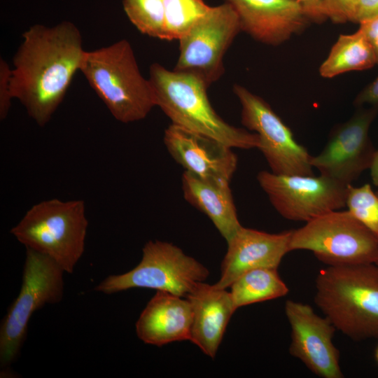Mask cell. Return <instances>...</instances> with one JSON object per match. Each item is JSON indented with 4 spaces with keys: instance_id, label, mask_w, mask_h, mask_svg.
Returning <instances> with one entry per match:
<instances>
[{
    "instance_id": "obj_11",
    "label": "cell",
    "mask_w": 378,
    "mask_h": 378,
    "mask_svg": "<svg viewBox=\"0 0 378 378\" xmlns=\"http://www.w3.org/2000/svg\"><path fill=\"white\" fill-rule=\"evenodd\" d=\"M257 180L274 209L288 220L307 222L345 206L349 185L322 174L285 175L261 171Z\"/></svg>"
},
{
    "instance_id": "obj_20",
    "label": "cell",
    "mask_w": 378,
    "mask_h": 378,
    "mask_svg": "<svg viewBox=\"0 0 378 378\" xmlns=\"http://www.w3.org/2000/svg\"><path fill=\"white\" fill-rule=\"evenodd\" d=\"M372 48L358 29L351 34H341L319 67L320 75L326 78L351 71H362L376 65Z\"/></svg>"
},
{
    "instance_id": "obj_4",
    "label": "cell",
    "mask_w": 378,
    "mask_h": 378,
    "mask_svg": "<svg viewBox=\"0 0 378 378\" xmlns=\"http://www.w3.org/2000/svg\"><path fill=\"white\" fill-rule=\"evenodd\" d=\"M80 71L119 122L141 120L155 106L149 80L141 75L126 39L85 51Z\"/></svg>"
},
{
    "instance_id": "obj_27",
    "label": "cell",
    "mask_w": 378,
    "mask_h": 378,
    "mask_svg": "<svg viewBox=\"0 0 378 378\" xmlns=\"http://www.w3.org/2000/svg\"><path fill=\"white\" fill-rule=\"evenodd\" d=\"M354 104L358 108L364 105L378 108V77L358 94Z\"/></svg>"
},
{
    "instance_id": "obj_2",
    "label": "cell",
    "mask_w": 378,
    "mask_h": 378,
    "mask_svg": "<svg viewBox=\"0 0 378 378\" xmlns=\"http://www.w3.org/2000/svg\"><path fill=\"white\" fill-rule=\"evenodd\" d=\"M150 83L155 106L172 124L214 139L231 148H258L256 133L225 122L212 107L207 85L195 74L170 71L158 63L150 66Z\"/></svg>"
},
{
    "instance_id": "obj_21",
    "label": "cell",
    "mask_w": 378,
    "mask_h": 378,
    "mask_svg": "<svg viewBox=\"0 0 378 378\" xmlns=\"http://www.w3.org/2000/svg\"><path fill=\"white\" fill-rule=\"evenodd\" d=\"M277 269L255 268L237 278L229 287L236 310L243 306L285 296L289 290Z\"/></svg>"
},
{
    "instance_id": "obj_14",
    "label": "cell",
    "mask_w": 378,
    "mask_h": 378,
    "mask_svg": "<svg viewBox=\"0 0 378 378\" xmlns=\"http://www.w3.org/2000/svg\"><path fill=\"white\" fill-rule=\"evenodd\" d=\"M164 145L186 172L206 179L230 181L237 167L232 148L209 136L171 124Z\"/></svg>"
},
{
    "instance_id": "obj_13",
    "label": "cell",
    "mask_w": 378,
    "mask_h": 378,
    "mask_svg": "<svg viewBox=\"0 0 378 378\" xmlns=\"http://www.w3.org/2000/svg\"><path fill=\"white\" fill-rule=\"evenodd\" d=\"M285 314L291 330L290 354L318 377H344L340 351L332 342L336 328L330 320L309 304L292 300L286 302Z\"/></svg>"
},
{
    "instance_id": "obj_28",
    "label": "cell",
    "mask_w": 378,
    "mask_h": 378,
    "mask_svg": "<svg viewBox=\"0 0 378 378\" xmlns=\"http://www.w3.org/2000/svg\"><path fill=\"white\" fill-rule=\"evenodd\" d=\"M378 17V0H359L354 22L360 23Z\"/></svg>"
},
{
    "instance_id": "obj_6",
    "label": "cell",
    "mask_w": 378,
    "mask_h": 378,
    "mask_svg": "<svg viewBox=\"0 0 378 378\" xmlns=\"http://www.w3.org/2000/svg\"><path fill=\"white\" fill-rule=\"evenodd\" d=\"M290 248L310 251L328 266L374 263L378 237L348 210H335L293 230Z\"/></svg>"
},
{
    "instance_id": "obj_31",
    "label": "cell",
    "mask_w": 378,
    "mask_h": 378,
    "mask_svg": "<svg viewBox=\"0 0 378 378\" xmlns=\"http://www.w3.org/2000/svg\"><path fill=\"white\" fill-rule=\"evenodd\" d=\"M370 169L373 183L378 187V150L374 153Z\"/></svg>"
},
{
    "instance_id": "obj_12",
    "label": "cell",
    "mask_w": 378,
    "mask_h": 378,
    "mask_svg": "<svg viewBox=\"0 0 378 378\" xmlns=\"http://www.w3.org/2000/svg\"><path fill=\"white\" fill-rule=\"evenodd\" d=\"M378 108L360 107L346 122L330 134L329 139L311 164L321 174L349 185L370 169L376 149L369 136Z\"/></svg>"
},
{
    "instance_id": "obj_17",
    "label": "cell",
    "mask_w": 378,
    "mask_h": 378,
    "mask_svg": "<svg viewBox=\"0 0 378 378\" xmlns=\"http://www.w3.org/2000/svg\"><path fill=\"white\" fill-rule=\"evenodd\" d=\"M186 298L192 311L190 342L214 358L227 324L236 311L230 293L203 281L198 283Z\"/></svg>"
},
{
    "instance_id": "obj_19",
    "label": "cell",
    "mask_w": 378,
    "mask_h": 378,
    "mask_svg": "<svg viewBox=\"0 0 378 378\" xmlns=\"http://www.w3.org/2000/svg\"><path fill=\"white\" fill-rule=\"evenodd\" d=\"M182 190L186 200L204 213L228 241L242 226L230 188V182L206 179L185 171Z\"/></svg>"
},
{
    "instance_id": "obj_1",
    "label": "cell",
    "mask_w": 378,
    "mask_h": 378,
    "mask_svg": "<svg viewBox=\"0 0 378 378\" xmlns=\"http://www.w3.org/2000/svg\"><path fill=\"white\" fill-rule=\"evenodd\" d=\"M85 52L80 30L69 21L36 24L23 33L13 58L11 95L40 127L62 102Z\"/></svg>"
},
{
    "instance_id": "obj_32",
    "label": "cell",
    "mask_w": 378,
    "mask_h": 378,
    "mask_svg": "<svg viewBox=\"0 0 378 378\" xmlns=\"http://www.w3.org/2000/svg\"><path fill=\"white\" fill-rule=\"evenodd\" d=\"M374 356H375V360L378 364V346L375 350V354H374Z\"/></svg>"
},
{
    "instance_id": "obj_10",
    "label": "cell",
    "mask_w": 378,
    "mask_h": 378,
    "mask_svg": "<svg viewBox=\"0 0 378 378\" xmlns=\"http://www.w3.org/2000/svg\"><path fill=\"white\" fill-rule=\"evenodd\" d=\"M240 31L239 18L229 4L211 7L178 40L174 70L195 74L209 87L223 75L224 55Z\"/></svg>"
},
{
    "instance_id": "obj_23",
    "label": "cell",
    "mask_w": 378,
    "mask_h": 378,
    "mask_svg": "<svg viewBox=\"0 0 378 378\" xmlns=\"http://www.w3.org/2000/svg\"><path fill=\"white\" fill-rule=\"evenodd\" d=\"M123 8L141 34L165 40L163 0H123Z\"/></svg>"
},
{
    "instance_id": "obj_8",
    "label": "cell",
    "mask_w": 378,
    "mask_h": 378,
    "mask_svg": "<svg viewBox=\"0 0 378 378\" xmlns=\"http://www.w3.org/2000/svg\"><path fill=\"white\" fill-rule=\"evenodd\" d=\"M26 248L22 287L1 326V366L10 365L19 354L34 312L63 297L64 270L50 258Z\"/></svg>"
},
{
    "instance_id": "obj_33",
    "label": "cell",
    "mask_w": 378,
    "mask_h": 378,
    "mask_svg": "<svg viewBox=\"0 0 378 378\" xmlns=\"http://www.w3.org/2000/svg\"><path fill=\"white\" fill-rule=\"evenodd\" d=\"M377 194L378 195V191H377ZM374 264L378 266V255H377V260H376Z\"/></svg>"
},
{
    "instance_id": "obj_15",
    "label": "cell",
    "mask_w": 378,
    "mask_h": 378,
    "mask_svg": "<svg viewBox=\"0 0 378 378\" xmlns=\"http://www.w3.org/2000/svg\"><path fill=\"white\" fill-rule=\"evenodd\" d=\"M292 230L267 233L241 226L227 241V248L221 262L220 276L214 285L227 289L243 273L255 268H278L290 251Z\"/></svg>"
},
{
    "instance_id": "obj_24",
    "label": "cell",
    "mask_w": 378,
    "mask_h": 378,
    "mask_svg": "<svg viewBox=\"0 0 378 378\" xmlns=\"http://www.w3.org/2000/svg\"><path fill=\"white\" fill-rule=\"evenodd\" d=\"M345 206L356 219L378 237V195L373 192L370 184L360 187L349 184Z\"/></svg>"
},
{
    "instance_id": "obj_16",
    "label": "cell",
    "mask_w": 378,
    "mask_h": 378,
    "mask_svg": "<svg viewBox=\"0 0 378 378\" xmlns=\"http://www.w3.org/2000/svg\"><path fill=\"white\" fill-rule=\"evenodd\" d=\"M236 12L241 31L278 46L302 31L309 20L297 0H225Z\"/></svg>"
},
{
    "instance_id": "obj_29",
    "label": "cell",
    "mask_w": 378,
    "mask_h": 378,
    "mask_svg": "<svg viewBox=\"0 0 378 378\" xmlns=\"http://www.w3.org/2000/svg\"><path fill=\"white\" fill-rule=\"evenodd\" d=\"M359 29L363 33L374 51L378 65V17L359 23Z\"/></svg>"
},
{
    "instance_id": "obj_3",
    "label": "cell",
    "mask_w": 378,
    "mask_h": 378,
    "mask_svg": "<svg viewBox=\"0 0 378 378\" xmlns=\"http://www.w3.org/2000/svg\"><path fill=\"white\" fill-rule=\"evenodd\" d=\"M315 304L346 336L378 338V266H328L316 279Z\"/></svg>"
},
{
    "instance_id": "obj_26",
    "label": "cell",
    "mask_w": 378,
    "mask_h": 378,
    "mask_svg": "<svg viewBox=\"0 0 378 378\" xmlns=\"http://www.w3.org/2000/svg\"><path fill=\"white\" fill-rule=\"evenodd\" d=\"M12 69L3 59H0V119L4 120L9 112L13 97L10 91Z\"/></svg>"
},
{
    "instance_id": "obj_30",
    "label": "cell",
    "mask_w": 378,
    "mask_h": 378,
    "mask_svg": "<svg viewBox=\"0 0 378 378\" xmlns=\"http://www.w3.org/2000/svg\"><path fill=\"white\" fill-rule=\"evenodd\" d=\"M309 20L321 22L323 16L322 6L323 0H297Z\"/></svg>"
},
{
    "instance_id": "obj_22",
    "label": "cell",
    "mask_w": 378,
    "mask_h": 378,
    "mask_svg": "<svg viewBox=\"0 0 378 378\" xmlns=\"http://www.w3.org/2000/svg\"><path fill=\"white\" fill-rule=\"evenodd\" d=\"M165 40H179L211 8L204 0H163Z\"/></svg>"
},
{
    "instance_id": "obj_7",
    "label": "cell",
    "mask_w": 378,
    "mask_h": 378,
    "mask_svg": "<svg viewBox=\"0 0 378 378\" xmlns=\"http://www.w3.org/2000/svg\"><path fill=\"white\" fill-rule=\"evenodd\" d=\"M209 275L206 267L177 246L159 240L149 241L142 249V258L136 267L122 274L108 276L94 290L111 294L144 288L186 298Z\"/></svg>"
},
{
    "instance_id": "obj_5",
    "label": "cell",
    "mask_w": 378,
    "mask_h": 378,
    "mask_svg": "<svg viewBox=\"0 0 378 378\" xmlns=\"http://www.w3.org/2000/svg\"><path fill=\"white\" fill-rule=\"evenodd\" d=\"M88 225L83 200L51 199L32 206L10 233L72 273L84 252Z\"/></svg>"
},
{
    "instance_id": "obj_9",
    "label": "cell",
    "mask_w": 378,
    "mask_h": 378,
    "mask_svg": "<svg viewBox=\"0 0 378 378\" xmlns=\"http://www.w3.org/2000/svg\"><path fill=\"white\" fill-rule=\"evenodd\" d=\"M233 92L241 106V123L260 138L258 149L272 172L285 175H314L311 155L295 139L291 130L261 97L239 84Z\"/></svg>"
},
{
    "instance_id": "obj_18",
    "label": "cell",
    "mask_w": 378,
    "mask_h": 378,
    "mask_svg": "<svg viewBox=\"0 0 378 378\" xmlns=\"http://www.w3.org/2000/svg\"><path fill=\"white\" fill-rule=\"evenodd\" d=\"M192 311L186 298L157 290L136 323L138 337L144 343L161 346L190 340Z\"/></svg>"
},
{
    "instance_id": "obj_25",
    "label": "cell",
    "mask_w": 378,
    "mask_h": 378,
    "mask_svg": "<svg viewBox=\"0 0 378 378\" xmlns=\"http://www.w3.org/2000/svg\"><path fill=\"white\" fill-rule=\"evenodd\" d=\"M359 0H323L324 18L335 23L354 22Z\"/></svg>"
}]
</instances>
